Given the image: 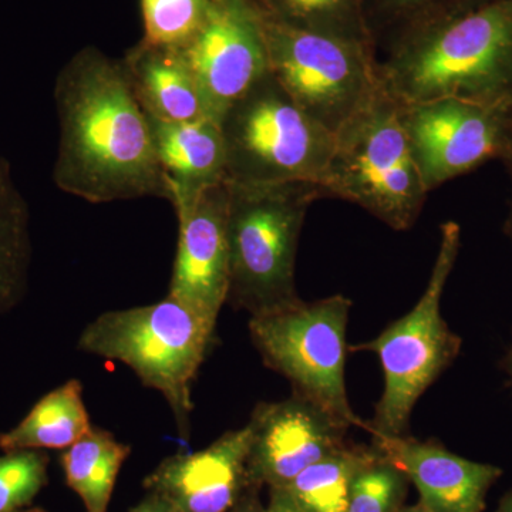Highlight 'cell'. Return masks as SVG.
Segmentation results:
<instances>
[{
  "label": "cell",
  "instance_id": "obj_2",
  "mask_svg": "<svg viewBox=\"0 0 512 512\" xmlns=\"http://www.w3.org/2000/svg\"><path fill=\"white\" fill-rule=\"evenodd\" d=\"M377 80L396 103L460 99L512 107V0L403 33L377 53Z\"/></svg>",
  "mask_w": 512,
  "mask_h": 512
},
{
  "label": "cell",
  "instance_id": "obj_24",
  "mask_svg": "<svg viewBox=\"0 0 512 512\" xmlns=\"http://www.w3.org/2000/svg\"><path fill=\"white\" fill-rule=\"evenodd\" d=\"M144 42L184 50L207 16L208 0H140Z\"/></svg>",
  "mask_w": 512,
  "mask_h": 512
},
{
  "label": "cell",
  "instance_id": "obj_14",
  "mask_svg": "<svg viewBox=\"0 0 512 512\" xmlns=\"http://www.w3.org/2000/svg\"><path fill=\"white\" fill-rule=\"evenodd\" d=\"M248 424L227 431L211 446L165 458L146 480L168 512H229L251 491Z\"/></svg>",
  "mask_w": 512,
  "mask_h": 512
},
{
  "label": "cell",
  "instance_id": "obj_22",
  "mask_svg": "<svg viewBox=\"0 0 512 512\" xmlns=\"http://www.w3.org/2000/svg\"><path fill=\"white\" fill-rule=\"evenodd\" d=\"M258 3L269 18L288 28L375 47L367 29L366 0H258Z\"/></svg>",
  "mask_w": 512,
  "mask_h": 512
},
{
  "label": "cell",
  "instance_id": "obj_8",
  "mask_svg": "<svg viewBox=\"0 0 512 512\" xmlns=\"http://www.w3.org/2000/svg\"><path fill=\"white\" fill-rule=\"evenodd\" d=\"M352 301L332 295L272 315L249 318V336L269 369L285 377L293 396L318 407L346 429L367 431L350 406L345 367Z\"/></svg>",
  "mask_w": 512,
  "mask_h": 512
},
{
  "label": "cell",
  "instance_id": "obj_20",
  "mask_svg": "<svg viewBox=\"0 0 512 512\" xmlns=\"http://www.w3.org/2000/svg\"><path fill=\"white\" fill-rule=\"evenodd\" d=\"M30 255L28 202L16 187L9 161L0 157V313L22 298Z\"/></svg>",
  "mask_w": 512,
  "mask_h": 512
},
{
  "label": "cell",
  "instance_id": "obj_27",
  "mask_svg": "<svg viewBox=\"0 0 512 512\" xmlns=\"http://www.w3.org/2000/svg\"><path fill=\"white\" fill-rule=\"evenodd\" d=\"M265 512H305L292 500L291 495L284 488H271L269 503Z\"/></svg>",
  "mask_w": 512,
  "mask_h": 512
},
{
  "label": "cell",
  "instance_id": "obj_19",
  "mask_svg": "<svg viewBox=\"0 0 512 512\" xmlns=\"http://www.w3.org/2000/svg\"><path fill=\"white\" fill-rule=\"evenodd\" d=\"M131 448L110 431L93 427L62 456L66 483L82 498L86 512H107L114 485Z\"/></svg>",
  "mask_w": 512,
  "mask_h": 512
},
{
  "label": "cell",
  "instance_id": "obj_34",
  "mask_svg": "<svg viewBox=\"0 0 512 512\" xmlns=\"http://www.w3.org/2000/svg\"><path fill=\"white\" fill-rule=\"evenodd\" d=\"M30 512H42V511H30Z\"/></svg>",
  "mask_w": 512,
  "mask_h": 512
},
{
  "label": "cell",
  "instance_id": "obj_9",
  "mask_svg": "<svg viewBox=\"0 0 512 512\" xmlns=\"http://www.w3.org/2000/svg\"><path fill=\"white\" fill-rule=\"evenodd\" d=\"M265 32L269 73L330 133H338L379 90L375 47L288 28L268 15Z\"/></svg>",
  "mask_w": 512,
  "mask_h": 512
},
{
  "label": "cell",
  "instance_id": "obj_31",
  "mask_svg": "<svg viewBox=\"0 0 512 512\" xmlns=\"http://www.w3.org/2000/svg\"><path fill=\"white\" fill-rule=\"evenodd\" d=\"M495 512H512V488L504 495L503 500L500 501V505H498Z\"/></svg>",
  "mask_w": 512,
  "mask_h": 512
},
{
  "label": "cell",
  "instance_id": "obj_6",
  "mask_svg": "<svg viewBox=\"0 0 512 512\" xmlns=\"http://www.w3.org/2000/svg\"><path fill=\"white\" fill-rule=\"evenodd\" d=\"M460 247V225L444 222L439 252L419 302L377 338L349 348L375 353L382 365V397L375 416L367 421V433L372 437L406 436L414 406L460 353V336L441 315V298Z\"/></svg>",
  "mask_w": 512,
  "mask_h": 512
},
{
  "label": "cell",
  "instance_id": "obj_17",
  "mask_svg": "<svg viewBox=\"0 0 512 512\" xmlns=\"http://www.w3.org/2000/svg\"><path fill=\"white\" fill-rule=\"evenodd\" d=\"M121 62L147 116L170 123L210 119L197 76L183 50L151 45L141 39L127 50Z\"/></svg>",
  "mask_w": 512,
  "mask_h": 512
},
{
  "label": "cell",
  "instance_id": "obj_18",
  "mask_svg": "<svg viewBox=\"0 0 512 512\" xmlns=\"http://www.w3.org/2000/svg\"><path fill=\"white\" fill-rule=\"evenodd\" d=\"M92 429L82 383L73 379L42 397L15 429L2 434L0 447L8 453L36 448L67 450Z\"/></svg>",
  "mask_w": 512,
  "mask_h": 512
},
{
  "label": "cell",
  "instance_id": "obj_29",
  "mask_svg": "<svg viewBox=\"0 0 512 512\" xmlns=\"http://www.w3.org/2000/svg\"><path fill=\"white\" fill-rule=\"evenodd\" d=\"M131 512H168V508L160 497L150 493L146 500L138 504L136 508H133Z\"/></svg>",
  "mask_w": 512,
  "mask_h": 512
},
{
  "label": "cell",
  "instance_id": "obj_15",
  "mask_svg": "<svg viewBox=\"0 0 512 512\" xmlns=\"http://www.w3.org/2000/svg\"><path fill=\"white\" fill-rule=\"evenodd\" d=\"M384 460L407 477L429 512H484L488 491L503 476L493 464L451 453L433 441L410 436L372 437Z\"/></svg>",
  "mask_w": 512,
  "mask_h": 512
},
{
  "label": "cell",
  "instance_id": "obj_21",
  "mask_svg": "<svg viewBox=\"0 0 512 512\" xmlns=\"http://www.w3.org/2000/svg\"><path fill=\"white\" fill-rule=\"evenodd\" d=\"M375 447H345L303 470L284 490L305 512H348L359 471L375 456Z\"/></svg>",
  "mask_w": 512,
  "mask_h": 512
},
{
  "label": "cell",
  "instance_id": "obj_23",
  "mask_svg": "<svg viewBox=\"0 0 512 512\" xmlns=\"http://www.w3.org/2000/svg\"><path fill=\"white\" fill-rule=\"evenodd\" d=\"M495 0H366L367 29L376 52L409 30L481 8Z\"/></svg>",
  "mask_w": 512,
  "mask_h": 512
},
{
  "label": "cell",
  "instance_id": "obj_33",
  "mask_svg": "<svg viewBox=\"0 0 512 512\" xmlns=\"http://www.w3.org/2000/svg\"><path fill=\"white\" fill-rule=\"evenodd\" d=\"M399 512H429L426 508L421 507V504L416 505H404L402 510Z\"/></svg>",
  "mask_w": 512,
  "mask_h": 512
},
{
  "label": "cell",
  "instance_id": "obj_25",
  "mask_svg": "<svg viewBox=\"0 0 512 512\" xmlns=\"http://www.w3.org/2000/svg\"><path fill=\"white\" fill-rule=\"evenodd\" d=\"M409 484L402 471L376 450L372 460L357 474L348 512H399L404 507Z\"/></svg>",
  "mask_w": 512,
  "mask_h": 512
},
{
  "label": "cell",
  "instance_id": "obj_26",
  "mask_svg": "<svg viewBox=\"0 0 512 512\" xmlns=\"http://www.w3.org/2000/svg\"><path fill=\"white\" fill-rule=\"evenodd\" d=\"M46 468V457L33 450L0 457V512H15L30 503L45 484Z\"/></svg>",
  "mask_w": 512,
  "mask_h": 512
},
{
  "label": "cell",
  "instance_id": "obj_30",
  "mask_svg": "<svg viewBox=\"0 0 512 512\" xmlns=\"http://www.w3.org/2000/svg\"><path fill=\"white\" fill-rule=\"evenodd\" d=\"M229 512H265V507H262L254 491H251Z\"/></svg>",
  "mask_w": 512,
  "mask_h": 512
},
{
  "label": "cell",
  "instance_id": "obj_32",
  "mask_svg": "<svg viewBox=\"0 0 512 512\" xmlns=\"http://www.w3.org/2000/svg\"><path fill=\"white\" fill-rule=\"evenodd\" d=\"M504 369L507 372L508 377H510L512 382V338L510 346H508L507 355H505L504 359Z\"/></svg>",
  "mask_w": 512,
  "mask_h": 512
},
{
  "label": "cell",
  "instance_id": "obj_10",
  "mask_svg": "<svg viewBox=\"0 0 512 512\" xmlns=\"http://www.w3.org/2000/svg\"><path fill=\"white\" fill-rule=\"evenodd\" d=\"M399 117L429 192L511 156L510 106L439 99L399 104Z\"/></svg>",
  "mask_w": 512,
  "mask_h": 512
},
{
  "label": "cell",
  "instance_id": "obj_13",
  "mask_svg": "<svg viewBox=\"0 0 512 512\" xmlns=\"http://www.w3.org/2000/svg\"><path fill=\"white\" fill-rule=\"evenodd\" d=\"M247 424L249 476L255 487L285 488L303 470L348 444L349 429L293 394L256 404Z\"/></svg>",
  "mask_w": 512,
  "mask_h": 512
},
{
  "label": "cell",
  "instance_id": "obj_12",
  "mask_svg": "<svg viewBox=\"0 0 512 512\" xmlns=\"http://www.w3.org/2000/svg\"><path fill=\"white\" fill-rule=\"evenodd\" d=\"M228 204L227 181L175 208L180 234L168 296L214 329L228 298Z\"/></svg>",
  "mask_w": 512,
  "mask_h": 512
},
{
  "label": "cell",
  "instance_id": "obj_5",
  "mask_svg": "<svg viewBox=\"0 0 512 512\" xmlns=\"http://www.w3.org/2000/svg\"><path fill=\"white\" fill-rule=\"evenodd\" d=\"M215 329L167 296L153 305L103 313L80 335L82 352L119 360L143 382L163 394L180 436L191 434L192 384Z\"/></svg>",
  "mask_w": 512,
  "mask_h": 512
},
{
  "label": "cell",
  "instance_id": "obj_1",
  "mask_svg": "<svg viewBox=\"0 0 512 512\" xmlns=\"http://www.w3.org/2000/svg\"><path fill=\"white\" fill-rule=\"evenodd\" d=\"M53 94L60 124L57 188L93 204L170 198L150 121L121 59L83 47L57 74Z\"/></svg>",
  "mask_w": 512,
  "mask_h": 512
},
{
  "label": "cell",
  "instance_id": "obj_7",
  "mask_svg": "<svg viewBox=\"0 0 512 512\" xmlns=\"http://www.w3.org/2000/svg\"><path fill=\"white\" fill-rule=\"evenodd\" d=\"M232 184H319L335 134L306 114L271 73L225 110L220 120Z\"/></svg>",
  "mask_w": 512,
  "mask_h": 512
},
{
  "label": "cell",
  "instance_id": "obj_11",
  "mask_svg": "<svg viewBox=\"0 0 512 512\" xmlns=\"http://www.w3.org/2000/svg\"><path fill=\"white\" fill-rule=\"evenodd\" d=\"M265 20L258 0H208L204 23L183 52L211 120L220 123L225 110L269 73Z\"/></svg>",
  "mask_w": 512,
  "mask_h": 512
},
{
  "label": "cell",
  "instance_id": "obj_3",
  "mask_svg": "<svg viewBox=\"0 0 512 512\" xmlns=\"http://www.w3.org/2000/svg\"><path fill=\"white\" fill-rule=\"evenodd\" d=\"M325 198L315 181L229 183L227 302L251 318L285 311L302 301L296 255L306 214Z\"/></svg>",
  "mask_w": 512,
  "mask_h": 512
},
{
  "label": "cell",
  "instance_id": "obj_4",
  "mask_svg": "<svg viewBox=\"0 0 512 512\" xmlns=\"http://www.w3.org/2000/svg\"><path fill=\"white\" fill-rule=\"evenodd\" d=\"M319 185L325 198L359 205L394 231H407L427 200L399 117V104L379 84L375 96L335 134Z\"/></svg>",
  "mask_w": 512,
  "mask_h": 512
},
{
  "label": "cell",
  "instance_id": "obj_16",
  "mask_svg": "<svg viewBox=\"0 0 512 512\" xmlns=\"http://www.w3.org/2000/svg\"><path fill=\"white\" fill-rule=\"evenodd\" d=\"M147 117L174 208L212 185L227 183V156L217 121L170 123Z\"/></svg>",
  "mask_w": 512,
  "mask_h": 512
},
{
  "label": "cell",
  "instance_id": "obj_28",
  "mask_svg": "<svg viewBox=\"0 0 512 512\" xmlns=\"http://www.w3.org/2000/svg\"><path fill=\"white\" fill-rule=\"evenodd\" d=\"M503 164L505 165V170H507L508 178H510V200H508L507 217H505L504 221V234L512 245V153Z\"/></svg>",
  "mask_w": 512,
  "mask_h": 512
}]
</instances>
